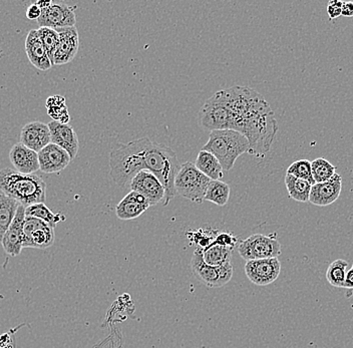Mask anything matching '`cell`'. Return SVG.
<instances>
[{
  "instance_id": "cell-20",
  "label": "cell",
  "mask_w": 353,
  "mask_h": 348,
  "mask_svg": "<svg viewBox=\"0 0 353 348\" xmlns=\"http://www.w3.org/2000/svg\"><path fill=\"white\" fill-rule=\"evenodd\" d=\"M48 127L52 135V144L63 147L68 152L72 160H74L79 149V138L74 127L70 125L61 124L55 121H52L48 124Z\"/></svg>"
},
{
  "instance_id": "cell-3",
  "label": "cell",
  "mask_w": 353,
  "mask_h": 348,
  "mask_svg": "<svg viewBox=\"0 0 353 348\" xmlns=\"http://www.w3.org/2000/svg\"><path fill=\"white\" fill-rule=\"evenodd\" d=\"M0 192L21 203L24 208L46 199V184L39 176L26 175L10 168L0 170Z\"/></svg>"
},
{
  "instance_id": "cell-1",
  "label": "cell",
  "mask_w": 353,
  "mask_h": 348,
  "mask_svg": "<svg viewBox=\"0 0 353 348\" xmlns=\"http://www.w3.org/2000/svg\"><path fill=\"white\" fill-rule=\"evenodd\" d=\"M150 139H138L128 144H116L110 153V177L118 186L131 184L145 170V151Z\"/></svg>"
},
{
  "instance_id": "cell-7",
  "label": "cell",
  "mask_w": 353,
  "mask_h": 348,
  "mask_svg": "<svg viewBox=\"0 0 353 348\" xmlns=\"http://www.w3.org/2000/svg\"><path fill=\"white\" fill-rule=\"evenodd\" d=\"M211 181L202 172L199 171L194 163H184L181 165L180 171L175 179L176 195L201 204L205 201V196Z\"/></svg>"
},
{
  "instance_id": "cell-18",
  "label": "cell",
  "mask_w": 353,
  "mask_h": 348,
  "mask_svg": "<svg viewBox=\"0 0 353 348\" xmlns=\"http://www.w3.org/2000/svg\"><path fill=\"white\" fill-rule=\"evenodd\" d=\"M342 178L339 174H335L327 182L317 183L311 188L309 202L315 206L326 207L337 201L341 196Z\"/></svg>"
},
{
  "instance_id": "cell-26",
  "label": "cell",
  "mask_w": 353,
  "mask_h": 348,
  "mask_svg": "<svg viewBox=\"0 0 353 348\" xmlns=\"http://www.w3.org/2000/svg\"><path fill=\"white\" fill-rule=\"evenodd\" d=\"M202 256L205 263L214 267H220L231 263L232 250L213 242L208 247L202 249Z\"/></svg>"
},
{
  "instance_id": "cell-5",
  "label": "cell",
  "mask_w": 353,
  "mask_h": 348,
  "mask_svg": "<svg viewBox=\"0 0 353 348\" xmlns=\"http://www.w3.org/2000/svg\"><path fill=\"white\" fill-rule=\"evenodd\" d=\"M249 149L246 136L233 130L211 132L208 142L203 147L204 151L210 152L218 158L225 171L233 169L237 158L248 153Z\"/></svg>"
},
{
  "instance_id": "cell-21",
  "label": "cell",
  "mask_w": 353,
  "mask_h": 348,
  "mask_svg": "<svg viewBox=\"0 0 353 348\" xmlns=\"http://www.w3.org/2000/svg\"><path fill=\"white\" fill-rule=\"evenodd\" d=\"M10 160L15 170L26 175H32L39 170V153L28 149L21 143L11 147Z\"/></svg>"
},
{
  "instance_id": "cell-33",
  "label": "cell",
  "mask_w": 353,
  "mask_h": 348,
  "mask_svg": "<svg viewBox=\"0 0 353 348\" xmlns=\"http://www.w3.org/2000/svg\"><path fill=\"white\" fill-rule=\"evenodd\" d=\"M39 39L43 41L44 48L48 52V57L54 65V57L55 52H57V45H59V32L54 28H39L37 30Z\"/></svg>"
},
{
  "instance_id": "cell-32",
  "label": "cell",
  "mask_w": 353,
  "mask_h": 348,
  "mask_svg": "<svg viewBox=\"0 0 353 348\" xmlns=\"http://www.w3.org/2000/svg\"><path fill=\"white\" fill-rule=\"evenodd\" d=\"M311 170L315 184L327 182L336 174V167L323 158H319L311 162Z\"/></svg>"
},
{
  "instance_id": "cell-23",
  "label": "cell",
  "mask_w": 353,
  "mask_h": 348,
  "mask_svg": "<svg viewBox=\"0 0 353 348\" xmlns=\"http://www.w3.org/2000/svg\"><path fill=\"white\" fill-rule=\"evenodd\" d=\"M26 52L32 65L39 70L46 72L52 68V61L44 48L43 41L39 39L37 30H32L28 32L26 39Z\"/></svg>"
},
{
  "instance_id": "cell-29",
  "label": "cell",
  "mask_w": 353,
  "mask_h": 348,
  "mask_svg": "<svg viewBox=\"0 0 353 348\" xmlns=\"http://www.w3.org/2000/svg\"><path fill=\"white\" fill-rule=\"evenodd\" d=\"M46 110L48 116H52V120L61 124H68L70 116L68 114L65 100L61 96H52L46 100Z\"/></svg>"
},
{
  "instance_id": "cell-15",
  "label": "cell",
  "mask_w": 353,
  "mask_h": 348,
  "mask_svg": "<svg viewBox=\"0 0 353 348\" xmlns=\"http://www.w3.org/2000/svg\"><path fill=\"white\" fill-rule=\"evenodd\" d=\"M59 35V45L54 57V65H66L77 56L79 48V32L76 26L57 28Z\"/></svg>"
},
{
  "instance_id": "cell-6",
  "label": "cell",
  "mask_w": 353,
  "mask_h": 348,
  "mask_svg": "<svg viewBox=\"0 0 353 348\" xmlns=\"http://www.w3.org/2000/svg\"><path fill=\"white\" fill-rule=\"evenodd\" d=\"M237 132L246 136L249 142L248 153L258 158H264L270 151L278 132L274 112L255 116L240 123Z\"/></svg>"
},
{
  "instance_id": "cell-25",
  "label": "cell",
  "mask_w": 353,
  "mask_h": 348,
  "mask_svg": "<svg viewBox=\"0 0 353 348\" xmlns=\"http://www.w3.org/2000/svg\"><path fill=\"white\" fill-rule=\"evenodd\" d=\"M19 206L21 203L0 193V243L12 223Z\"/></svg>"
},
{
  "instance_id": "cell-37",
  "label": "cell",
  "mask_w": 353,
  "mask_h": 348,
  "mask_svg": "<svg viewBox=\"0 0 353 348\" xmlns=\"http://www.w3.org/2000/svg\"><path fill=\"white\" fill-rule=\"evenodd\" d=\"M41 13H43L41 8L37 3H33L28 6V10H26V17L30 21H34V19L39 21V17H41Z\"/></svg>"
},
{
  "instance_id": "cell-9",
  "label": "cell",
  "mask_w": 353,
  "mask_h": 348,
  "mask_svg": "<svg viewBox=\"0 0 353 348\" xmlns=\"http://www.w3.org/2000/svg\"><path fill=\"white\" fill-rule=\"evenodd\" d=\"M191 269L194 276L209 288H220L226 285L233 277V265L226 264L220 267H214L205 263L202 256V249H196L191 259Z\"/></svg>"
},
{
  "instance_id": "cell-8",
  "label": "cell",
  "mask_w": 353,
  "mask_h": 348,
  "mask_svg": "<svg viewBox=\"0 0 353 348\" xmlns=\"http://www.w3.org/2000/svg\"><path fill=\"white\" fill-rule=\"evenodd\" d=\"M199 122L203 129L211 132L222 130L234 131L235 127V116L216 92L201 108Z\"/></svg>"
},
{
  "instance_id": "cell-22",
  "label": "cell",
  "mask_w": 353,
  "mask_h": 348,
  "mask_svg": "<svg viewBox=\"0 0 353 348\" xmlns=\"http://www.w3.org/2000/svg\"><path fill=\"white\" fill-rule=\"evenodd\" d=\"M150 207L151 204L143 195L131 191L117 205V217L121 220L136 219L145 212Z\"/></svg>"
},
{
  "instance_id": "cell-10",
  "label": "cell",
  "mask_w": 353,
  "mask_h": 348,
  "mask_svg": "<svg viewBox=\"0 0 353 348\" xmlns=\"http://www.w3.org/2000/svg\"><path fill=\"white\" fill-rule=\"evenodd\" d=\"M238 252L246 262L252 260L278 258L281 255V244L278 241L275 234L271 236L254 234L240 242Z\"/></svg>"
},
{
  "instance_id": "cell-12",
  "label": "cell",
  "mask_w": 353,
  "mask_h": 348,
  "mask_svg": "<svg viewBox=\"0 0 353 348\" xmlns=\"http://www.w3.org/2000/svg\"><path fill=\"white\" fill-rule=\"evenodd\" d=\"M281 263L278 258L252 260L245 264V273L249 280L258 286L272 284L279 277Z\"/></svg>"
},
{
  "instance_id": "cell-13",
  "label": "cell",
  "mask_w": 353,
  "mask_h": 348,
  "mask_svg": "<svg viewBox=\"0 0 353 348\" xmlns=\"http://www.w3.org/2000/svg\"><path fill=\"white\" fill-rule=\"evenodd\" d=\"M131 191L143 195L152 206L165 201V190L160 180L149 171H142L134 176L130 184Z\"/></svg>"
},
{
  "instance_id": "cell-17",
  "label": "cell",
  "mask_w": 353,
  "mask_h": 348,
  "mask_svg": "<svg viewBox=\"0 0 353 348\" xmlns=\"http://www.w3.org/2000/svg\"><path fill=\"white\" fill-rule=\"evenodd\" d=\"M24 221H26V208L21 205L1 242L2 247L8 256H19L23 249Z\"/></svg>"
},
{
  "instance_id": "cell-2",
  "label": "cell",
  "mask_w": 353,
  "mask_h": 348,
  "mask_svg": "<svg viewBox=\"0 0 353 348\" xmlns=\"http://www.w3.org/2000/svg\"><path fill=\"white\" fill-rule=\"evenodd\" d=\"M180 169L179 158L171 147L149 140L145 151V170L153 173L164 185V206L169 205L176 196L175 179Z\"/></svg>"
},
{
  "instance_id": "cell-11",
  "label": "cell",
  "mask_w": 353,
  "mask_h": 348,
  "mask_svg": "<svg viewBox=\"0 0 353 348\" xmlns=\"http://www.w3.org/2000/svg\"><path fill=\"white\" fill-rule=\"evenodd\" d=\"M54 243V228L43 220L26 217L23 226V249H48Z\"/></svg>"
},
{
  "instance_id": "cell-36",
  "label": "cell",
  "mask_w": 353,
  "mask_h": 348,
  "mask_svg": "<svg viewBox=\"0 0 353 348\" xmlns=\"http://www.w3.org/2000/svg\"><path fill=\"white\" fill-rule=\"evenodd\" d=\"M215 243L219 244V245L225 246V247L229 249H233L235 247L236 243H237V239L234 238L230 234H225V233H222L219 236L216 238Z\"/></svg>"
},
{
  "instance_id": "cell-24",
  "label": "cell",
  "mask_w": 353,
  "mask_h": 348,
  "mask_svg": "<svg viewBox=\"0 0 353 348\" xmlns=\"http://www.w3.org/2000/svg\"><path fill=\"white\" fill-rule=\"evenodd\" d=\"M195 166L197 167L199 171L202 172L206 175L209 179L212 181H217L224 177V170L222 165L220 164L218 158L210 153V152L200 151L198 157L196 158Z\"/></svg>"
},
{
  "instance_id": "cell-4",
  "label": "cell",
  "mask_w": 353,
  "mask_h": 348,
  "mask_svg": "<svg viewBox=\"0 0 353 348\" xmlns=\"http://www.w3.org/2000/svg\"><path fill=\"white\" fill-rule=\"evenodd\" d=\"M235 116V127L244 121L273 112L262 94L248 87H232L216 92Z\"/></svg>"
},
{
  "instance_id": "cell-16",
  "label": "cell",
  "mask_w": 353,
  "mask_h": 348,
  "mask_svg": "<svg viewBox=\"0 0 353 348\" xmlns=\"http://www.w3.org/2000/svg\"><path fill=\"white\" fill-rule=\"evenodd\" d=\"M72 161L65 150L52 143L39 152V170L46 174L59 173L63 171Z\"/></svg>"
},
{
  "instance_id": "cell-38",
  "label": "cell",
  "mask_w": 353,
  "mask_h": 348,
  "mask_svg": "<svg viewBox=\"0 0 353 348\" xmlns=\"http://www.w3.org/2000/svg\"><path fill=\"white\" fill-rule=\"evenodd\" d=\"M341 15L345 17H353V2H343Z\"/></svg>"
},
{
  "instance_id": "cell-28",
  "label": "cell",
  "mask_w": 353,
  "mask_h": 348,
  "mask_svg": "<svg viewBox=\"0 0 353 348\" xmlns=\"http://www.w3.org/2000/svg\"><path fill=\"white\" fill-rule=\"evenodd\" d=\"M230 186L227 183L221 180L211 181L205 196V201L214 203L221 207L225 206L230 198Z\"/></svg>"
},
{
  "instance_id": "cell-39",
  "label": "cell",
  "mask_w": 353,
  "mask_h": 348,
  "mask_svg": "<svg viewBox=\"0 0 353 348\" xmlns=\"http://www.w3.org/2000/svg\"><path fill=\"white\" fill-rule=\"evenodd\" d=\"M343 288H345V289H353V264L350 269L346 273Z\"/></svg>"
},
{
  "instance_id": "cell-35",
  "label": "cell",
  "mask_w": 353,
  "mask_h": 348,
  "mask_svg": "<svg viewBox=\"0 0 353 348\" xmlns=\"http://www.w3.org/2000/svg\"><path fill=\"white\" fill-rule=\"evenodd\" d=\"M342 4H343V1H339V0H333L328 3L327 13L331 19H339L341 17Z\"/></svg>"
},
{
  "instance_id": "cell-31",
  "label": "cell",
  "mask_w": 353,
  "mask_h": 348,
  "mask_svg": "<svg viewBox=\"0 0 353 348\" xmlns=\"http://www.w3.org/2000/svg\"><path fill=\"white\" fill-rule=\"evenodd\" d=\"M347 267L348 262L343 259L335 260L328 266L326 279L333 287L343 288Z\"/></svg>"
},
{
  "instance_id": "cell-34",
  "label": "cell",
  "mask_w": 353,
  "mask_h": 348,
  "mask_svg": "<svg viewBox=\"0 0 353 348\" xmlns=\"http://www.w3.org/2000/svg\"><path fill=\"white\" fill-rule=\"evenodd\" d=\"M288 175L294 176L298 179L307 181L311 185H314L312 170H311V162L308 160H299L291 164L287 169Z\"/></svg>"
},
{
  "instance_id": "cell-14",
  "label": "cell",
  "mask_w": 353,
  "mask_h": 348,
  "mask_svg": "<svg viewBox=\"0 0 353 348\" xmlns=\"http://www.w3.org/2000/svg\"><path fill=\"white\" fill-rule=\"evenodd\" d=\"M37 23L41 28H50L54 30L72 28V26H76V13L74 8H70L65 3L52 2L50 8L43 10Z\"/></svg>"
},
{
  "instance_id": "cell-19",
  "label": "cell",
  "mask_w": 353,
  "mask_h": 348,
  "mask_svg": "<svg viewBox=\"0 0 353 348\" xmlns=\"http://www.w3.org/2000/svg\"><path fill=\"white\" fill-rule=\"evenodd\" d=\"M21 143L28 149L39 153L52 143L48 125L39 121L24 125L21 132Z\"/></svg>"
},
{
  "instance_id": "cell-30",
  "label": "cell",
  "mask_w": 353,
  "mask_h": 348,
  "mask_svg": "<svg viewBox=\"0 0 353 348\" xmlns=\"http://www.w3.org/2000/svg\"><path fill=\"white\" fill-rule=\"evenodd\" d=\"M26 217L37 218V219L43 220L46 223L50 224V226H57V223L65 220V217L61 214H54L46 206L44 203L32 205V206L26 208Z\"/></svg>"
},
{
  "instance_id": "cell-27",
  "label": "cell",
  "mask_w": 353,
  "mask_h": 348,
  "mask_svg": "<svg viewBox=\"0 0 353 348\" xmlns=\"http://www.w3.org/2000/svg\"><path fill=\"white\" fill-rule=\"evenodd\" d=\"M285 185L289 196L293 200L301 203L309 202L312 185L307 182V181L298 179L294 176L286 174Z\"/></svg>"
}]
</instances>
